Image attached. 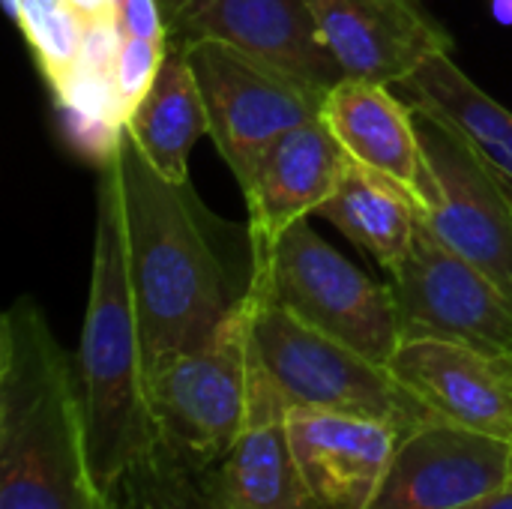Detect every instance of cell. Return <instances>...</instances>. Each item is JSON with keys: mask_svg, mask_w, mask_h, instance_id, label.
Here are the masks:
<instances>
[{"mask_svg": "<svg viewBox=\"0 0 512 509\" xmlns=\"http://www.w3.org/2000/svg\"><path fill=\"white\" fill-rule=\"evenodd\" d=\"M512 480V441L447 420L402 435L369 509H462Z\"/></svg>", "mask_w": 512, "mask_h": 509, "instance_id": "obj_11", "label": "cell"}, {"mask_svg": "<svg viewBox=\"0 0 512 509\" xmlns=\"http://www.w3.org/2000/svg\"><path fill=\"white\" fill-rule=\"evenodd\" d=\"M318 117L345 156L402 183L420 210L432 189V171L423 153L417 111L399 99L396 87L342 78L324 96Z\"/></svg>", "mask_w": 512, "mask_h": 509, "instance_id": "obj_16", "label": "cell"}, {"mask_svg": "<svg viewBox=\"0 0 512 509\" xmlns=\"http://www.w3.org/2000/svg\"><path fill=\"white\" fill-rule=\"evenodd\" d=\"M87 21L66 0H24L18 15V30L33 51V60L54 90L81 57Z\"/></svg>", "mask_w": 512, "mask_h": 509, "instance_id": "obj_21", "label": "cell"}, {"mask_svg": "<svg viewBox=\"0 0 512 509\" xmlns=\"http://www.w3.org/2000/svg\"><path fill=\"white\" fill-rule=\"evenodd\" d=\"M387 369L438 420L512 441V357L450 339H405Z\"/></svg>", "mask_w": 512, "mask_h": 509, "instance_id": "obj_13", "label": "cell"}, {"mask_svg": "<svg viewBox=\"0 0 512 509\" xmlns=\"http://www.w3.org/2000/svg\"><path fill=\"white\" fill-rule=\"evenodd\" d=\"M0 509H114L90 468L78 372L30 297L0 321Z\"/></svg>", "mask_w": 512, "mask_h": 509, "instance_id": "obj_2", "label": "cell"}, {"mask_svg": "<svg viewBox=\"0 0 512 509\" xmlns=\"http://www.w3.org/2000/svg\"><path fill=\"white\" fill-rule=\"evenodd\" d=\"M492 18L504 27H512V0H489Z\"/></svg>", "mask_w": 512, "mask_h": 509, "instance_id": "obj_28", "label": "cell"}, {"mask_svg": "<svg viewBox=\"0 0 512 509\" xmlns=\"http://www.w3.org/2000/svg\"><path fill=\"white\" fill-rule=\"evenodd\" d=\"M318 216L336 225L378 267L396 276L411 255L420 210L414 195L393 177L345 156L336 192L321 204Z\"/></svg>", "mask_w": 512, "mask_h": 509, "instance_id": "obj_18", "label": "cell"}, {"mask_svg": "<svg viewBox=\"0 0 512 509\" xmlns=\"http://www.w3.org/2000/svg\"><path fill=\"white\" fill-rule=\"evenodd\" d=\"M78 390L90 468L99 489L108 495L159 441L129 282L114 162L99 168L96 183L93 267L78 348Z\"/></svg>", "mask_w": 512, "mask_h": 509, "instance_id": "obj_3", "label": "cell"}, {"mask_svg": "<svg viewBox=\"0 0 512 509\" xmlns=\"http://www.w3.org/2000/svg\"><path fill=\"white\" fill-rule=\"evenodd\" d=\"M432 171L420 222L512 300V186L450 126L417 111Z\"/></svg>", "mask_w": 512, "mask_h": 509, "instance_id": "obj_8", "label": "cell"}, {"mask_svg": "<svg viewBox=\"0 0 512 509\" xmlns=\"http://www.w3.org/2000/svg\"><path fill=\"white\" fill-rule=\"evenodd\" d=\"M405 339H450L512 357V300L423 222L402 270L390 276Z\"/></svg>", "mask_w": 512, "mask_h": 509, "instance_id": "obj_9", "label": "cell"}, {"mask_svg": "<svg viewBox=\"0 0 512 509\" xmlns=\"http://www.w3.org/2000/svg\"><path fill=\"white\" fill-rule=\"evenodd\" d=\"M126 132L156 174L171 183L189 180V153L210 135V123L201 87L183 51L168 48L150 93L129 114Z\"/></svg>", "mask_w": 512, "mask_h": 509, "instance_id": "obj_20", "label": "cell"}, {"mask_svg": "<svg viewBox=\"0 0 512 509\" xmlns=\"http://www.w3.org/2000/svg\"><path fill=\"white\" fill-rule=\"evenodd\" d=\"M249 366L252 303L246 297L210 339L165 357L147 372L159 438L198 459L222 462L246 417Z\"/></svg>", "mask_w": 512, "mask_h": 509, "instance_id": "obj_6", "label": "cell"}, {"mask_svg": "<svg viewBox=\"0 0 512 509\" xmlns=\"http://www.w3.org/2000/svg\"><path fill=\"white\" fill-rule=\"evenodd\" d=\"M84 21H99L108 15H117V3L114 0H66Z\"/></svg>", "mask_w": 512, "mask_h": 509, "instance_id": "obj_26", "label": "cell"}, {"mask_svg": "<svg viewBox=\"0 0 512 509\" xmlns=\"http://www.w3.org/2000/svg\"><path fill=\"white\" fill-rule=\"evenodd\" d=\"M288 435L309 492L324 509H369L402 432L378 417L291 405Z\"/></svg>", "mask_w": 512, "mask_h": 509, "instance_id": "obj_15", "label": "cell"}, {"mask_svg": "<svg viewBox=\"0 0 512 509\" xmlns=\"http://www.w3.org/2000/svg\"><path fill=\"white\" fill-rule=\"evenodd\" d=\"M348 78L396 87L453 39L423 0H303Z\"/></svg>", "mask_w": 512, "mask_h": 509, "instance_id": "obj_12", "label": "cell"}, {"mask_svg": "<svg viewBox=\"0 0 512 509\" xmlns=\"http://www.w3.org/2000/svg\"><path fill=\"white\" fill-rule=\"evenodd\" d=\"M21 3H24V0H21Z\"/></svg>", "mask_w": 512, "mask_h": 509, "instance_id": "obj_29", "label": "cell"}, {"mask_svg": "<svg viewBox=\"0 0 512 509\" xmlns=\"http://www.w3.org/2000/svg\"><path fill=\"white\" fill-rule=\"evenodd\" d=\"M288 408L291 402L252 354L246 417L219 462L216 509H324L297 465Z\"/></svg>", "mask_w": 512, "mask_h": 509, "instance_id": "obj_14", "label": "cell"}, {"mask_svg": "<svg viewBox=\"0 0 512 509\" xmlns=\"http://www.w3.org/2000/svg\"><path fill=\"white\" fill-rule=\"evenodd\" d=\"M462 509H512V480L504 483L501 489L489 492L486 498H480V501H474V504H468V507Z\"/></svg>", "mask_w": 512, "mask_h": 509, "instance_id": "obj_27", "label": "cell"}, {"mask_svg": "<svg viewBox=\"0 0 512 509\" xmlns=\"http://www.w3.org/2000/svg\"><path fill=\"white\" fill-rule=\"evenodd\" d=\"M168 54V42H156V39H138V36H126L117 66H114V84L117 93L126 105V111L132 114L135 105L150 93L162 60Z\"/></svg>", "mask_w": 512, "mask_h": 509, "instance_id": "obj_23", "label": "cell"}, {"mask_svg": "<svg viewBox=\"0 0 512 509\" xmlns=\"http://www.w3.org/2000/svg\"><path fill=\"white\" fill-rule=\"evenodd\" d=\"M117 21H120L126 36L168 42L165 39V15H162L159 0H120L117 3Z\"/></svg>", "mask_w": 512, "mask_h": 509, "instance_id": "obj_25", "label": "cell"}, {"mask_svg": "<svg viewBox=\"0 0 512 509\" xmlns=\"http://www.w3.org/2000/svg\"><path fill=\"white\" fill-rule=\"evenodd\" d=\"M168 48L225 42L327 96L345 75L303 0H159Z\"/></svg>", "mask_w": 512, "mask_h": 509, "instance_id": "obj_10", "label": "cell"}, {"mask_svg": "<svg viewBox=\"0 0 512 509\" xmlns=\"http://www.w3.org/2000/svg\"><path fill=\"white\" fill-rule=\"evenodd\" d=\"M249 303L252 354L291 405L378 417L402 435L438 420L387 366L300 321L258 282H252Z\"/></svg>", "mask_w": 512, "mask_h": 509, "instance_id": "obj_4", "label": "cell"}, {"mask_svg": "<svg viewBox=\"0 0 512 509\" xmlns=\"http://www.w3.org/2000/svg\"><path fill=\"white\" fill-rule=\"evenodd\" d=\"M51 93H54L57 108H72V111H81V114H93V117H102V120L117 123V126L129 123V111H126L120 93H117L114 75L75 66Z\"/></svg>", "mask_w": 512, "mask_h": 509, "instance_id": "obj_22", "label": "cell"}, {"mask_svg": "<svg viewBox=\"0 0 512 509\" xmlns=\"http://www.w3.org/2000/svg\"><path fill=\"white\" fill-rule=\"evenodd\" d=\"M120 183L129 282L144 348V372L210 339L252 291L246 234L207 210L192 183L156 174L129 132L111 159Z\"/></svg>", "mask_w": 512, "mask_h": 509, "instance_id": "obj_1", "label": "cell"}, {"mask_svg": "<svg viewBox=\"0 0 512 509\" xmlns=\"http://www.w3.org/2000/svg\"><path fill=\"white\" fill-rule=\"evenodd\" d=\"M183 54L204 96L210 138L243 192L264 153L321 114L324 96L225 42H192Z\"/></svg>", "mask_w": 512, "mask_h": 509, "instance_id": "obj_7", "label": "cell"}, {"mask_svg": "<svg viewBox=\"0 0 512 509\" xmlns=\"http://www.w3.org/2000/svg\"><path fill=\"white\" fill-rule=\"evenodd\" d=\"M123 39H126V33H123L117 15H108V18H99V21H87L78 66L93 69V72L114 75V66H117Z\"/></svg>", "mask_w": 512, "mask_h": 509, "instance_id": "obj_24", "label": "cell"}, {"mask_svg": "<svg viewBox=\"0 0 512 509\" xmlns=\"http://www.w3.org/2000/svg\"><path fill=\"white\" fill-rule=\"evenodd\" d=\"M252 282L315 330L387 366L402 345L390 285L366 276L336 252L306 219L291 225L270 249L252 252Z\"/></svg>", "mask_w": 512, "mask_h": 509, "instance_id": "obj_5", "label": "cell"}, {"mask_svg": "<svg viewBox=\"0 0 512 509\" xmlns=\"http://www.w3.org/2000/svg\"><path fill=\"white\" fill-rule=\"evenodd\" d=\"M345 153L321 117L285 132L243 189L252 252L270 249L291 225L309 219L336 192Z\"/></svg>", "mask_w": 512, "mask_h": 509, "instance_id": "obj_17", "label": "cell"}, {"mask_svg": "<svg viewBox=\"0 0 512 509\" xmlns=\"http://www.w3.org/2000/svg\"><path fill=\"white\" fill-rule=\"evenodd\" d=\"M396 90L414 111L450 126L512 186V111L480 90L450 51L426 57Z\"/></svg>", "mask_w": 512, "mask_h": 509, "instance_id": "obj_19", "label": "cell"}]
</instances>
